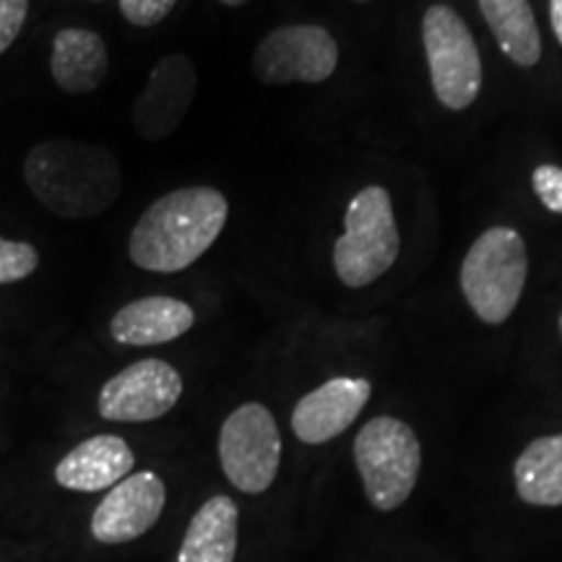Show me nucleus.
Wrapping results in <instances>:
<instances>
[{
  "label": "nucleus",
  "instance_id": "7ed1b4c3",
  "mask_svg": "<svg viewBox=\"0 0 562 562\" xmlns=\"http://www.w3.org/2000/svg\"><path fill=\"white\" fill-rule=\"evenodd\" d=\"M529 258L516 229L492 227L480 235L461 266V290L472 311L490 326H501L521 300Z\"/></svg>",
  "mask_w": 562,
  "mask_h": 562
},
{
  "label": "nucleus",
  "instance_id": "f8f14e48",
  "mask_svg": "<svg viewBox=\"0 0 562 562\" xmlns=\"http://www.w3.org/2000/svg\"><path fill=\"white\" fill-rule=\"evenodd\" d=\"M372 385L364 378H334L302 396L292 412V430L307 446H321L339 438L355 425L364 404L370 402Z\"/></svg>",
  "mask_w": 562,
  "mask_h": 562
},
{
  "label": "nucleus",
  "instance_id": "423d86ee",
  "mask_svg": "<svg viewBox=\"0 0 562 562\" xmlns=\"http://www.w3.org/2000/svg\"><path fill=\"white\" fill-rule=\"evenodd\" d=\"M435 97L448 110H467L482 89V60L474 34L448 5H432L422 21Z\"/></svg>",
  "mask_w": 562,
  "mask_h": 562
},
{
  "label": "nucleus",
  "instance_id": "dca6fc26",
  "mask_svg": "<svg viewBox=\"0 0 562 562\" xmlns=\"http://www.w3.org/2000/svg\"><path fill=\"white\" fill-rule=\"evenodd\" d=\"M237 521L240 510L235 501L224 495L211 497L188 526L178 562H235Z\"/></svg>",
  "mask_w": 562,
  "mask_h": 562
},
{
  "label": "nucleus",
  "instance_id": "20e7f679",
  "mask_svg": "<svg viewBox=\"0 0 562 562\" xmlns=\"http://www.w3.org/2000/svg\"><path fill=\"white\" fill-rule=\"evenodd\" d=\"M344 227L347 232L334 245V269L341 284L360 290L381 279L402 248L389 191L368 186L357 193L347 206Z\"/></svg>",
  "mask_w": 562,
  "mask_h": 562
},
{
  "label": "nucleus",
  "instance_id": "393cba45",
  "mask_svg": "<svg viewBox=\"0 0 562 562\" xmlns=\"http://www.w3.org/2000/svg\"><path fill=\"white\" fill-rule=\"evenodd\" d=\"M560 328H562V318H560Z\"/></svg>",
  "mask_w": 562,
  "mask_h": 562
},
{
  "label": "nucleus",
  "instance_id": "4be33fe9",
  "mask_svg": "<svg viewBox=\"0 0 562 562\" xmlns=\"http://www.w3.org/2000/svg\"><path fill=\"white\" fill-rule=\"evenodd\" d=\"M26 13H30V0H0V55L9 50L24 30Z\"/></svg>",
  "mask_w": 562,
  "mask_h": 562
},
{
  "label": "nucleus",
  "instance_id": "0eeeda50",
  "mask_svg": "<svg viewBox=\"0 0 562 562\" xmlns=\"http://www.w3.org/2000/svg\"><path fill=\"white\" fill-rule=\"evenodd\" d=\"M220 461L227 480L240 492L261 495L271 487L281 463V435L263 404H243L224 419Z\"/></svg>",
  "mask_w": 562,
  "mask_h": 562
},
{
  "label": "nucleus",
  "instance_id": "9b49d317",
  "mask_svg": "<svg viewBox=\"0 0 562 562\" xmlns=\"http://www.w3.org/2000/svg\"><path fill=\"white\" fill-rule=\"evenodd\" d=\"M165 503L167 490L157 474L138 472L125 476L97 505L91 533L102 544L133 542L159 521Z\"/></svg>",
  "mask_w": 562,
  "mask_h": 562
},
{
  "label": "nucleus",
  "instance_id": "2eb2a0df",
  "mask_svg": "<svg viewBox=\"0 0 562 562\" xmlns=\"http://www.w3.org/2000/svg\"><path fill=\"white\" fill-rule=\"evenodd\" d=\"M53 81L66 94H91L108 76V47L91 30H60L53 40Z\"/></svg>",
  "mask_w": 562,
  "mask_h": 562
},
{
  "label": "nucleus",
  "instance_id": "39448f33",
  "mask_svg": "<svg viewBox=\"0 0 562 562\" xmlns=\"http://www.w3.org/2000/svg\"><path fill=\"white\" fill-rule=\"evenodd\" d=\"M355 461L372 508L396 510L417 484L422 451L417 435L396 417H375L355 440Z\"/></svg>",
  "mask_w": 562,
  "mask_h": 562
},
{
  "label": "nucleus",
  "instance_id": "f03ea898",
  "mask_svg": "<svg viewBox=\"0 0 562 562\" xmlns=\"http://www.w3.org/2000/svg\"><path fill=\"white\" fill-rule=\"evenodd\" d=\"M229 203L206 186L161 195L131 232V261L144 271L178 273L193 266L222 235Z\"/></svg>",
  "mask_w": 562,
  "mask_h": 562
},
{
  "label": "nucleus",
  "instance_id": "f3484780",
  "mask_svg": "<svg viewBox=\"0 0 562 562\" xmlns=\"http://www.w3.org/2000/svg\"><path fill=\"white\" fill-rule=\"evenodd\" d=\"M480 9L501 50L516 66H537L542 58V37L529 0H480Z\"/></svg>",
  "mask_w": 562,
  "mask_h": 562
},
{
  "label": "nucleus",
  "instance_id": "1a4fd4ad",
  "mask_svg": "<svg viewBox=\"0 0 562 562\" xmlns=\"http://www.w3.org/2000/svg\"><path fill=\"white\" fill-rule=\"evenodd\" d=\"M182 396L180 372L165 360H140L102 385L100 414L110 422H151L165 417Z\"/></svg>",
  "mask_w": 562,
  "mask_h": 562
},
{
  "label": "nucleus",
  "instance_id": "6e6552de",
  "mask_svg": "<svg viewBox=\"0 0 562 562\" xmlns=\"http://www.w3.org/2000/svg\"><path fill=\"white\" fill-rule=\"evenodd\" d=\"M339 66V45L323 26L294 24L266 34L252 55L258 81L269 87L284 83H321Z\"/></svg>",
  "mask_w": 562,
  "mask_h": 562
},
{
  "label": "nucleus",
  "instance_id": "b1692460",
  "mask_svg": "<svg viewBox=\"0 0 562 562\" xmlns=\"http://www.w3.org/2000/svg\"><path fill=\"white\" fill-rule=\"evenodd\" d=\"M220 3H224V5H243V3H248V0H220Z\"/></svg>",
  "mask_w": 562,
  "mask_h": 562
},
{
  "label": "nucleus",
  "instance_id": "5701e85b",
  "mask_svg": "<svg viewBox=\"0 0 562 562\" xmlns=\"http://www.w3.org/2000/svg\"><path fill=\"white\" fill-rule=\"evenodd\" d=\"M550 21H552V32L558 42L562 45V0H550Z\"/></svg>",
  "mask_w": 562,
  "mask_h": 562
},
{
  "label": "nucleus",
  "instance_id": "f257e3e1",
  "mask_svg": "<svg viewBox=\"0 0 562 562\" xmlns=\"http://www.w3.org/2000/svg\"><path fill=\"white\" fill-rule=\"evenodd\" d=\"M24 178L42 206L60 220H94L123 191L115 154L89 140H42L26 154Z\"/></svg>",
  "mask_w": 562,
  "mask_h": 562
},
{
  "label": "nucleus",
  "instance_id": "ddd939ff",
  "mask_svg": "<svg viewBox=\"0 0 562 562\" xmlns=\"http://www.w3.org/2000/svg\"><path fill=\"white\" fill-rule=\"evenodd\" d=\"M133 463H136V456L123 438L94 435L63 456L55 467V482L76 492H102L131 476Z\"/></svg>",
  "mask_w": 562,
  "mask_h": 562
},
{
  "label": "nucleus",
  "instance_id": "aec40b11",
  "mask_svg": "<svg viewBox=\"0 0 562 562\" xmlns=\"http://www.w3.org/2000/svg\"><path fill=\"white\" fill-rule=\"evenodd\" d=\"M175 3L178 0H121V11L133 26H157L170 16Z\"/></svg>",
  "mask_w": 562,
  "mask_h": 562
},
{
  "label": "nucleus",
  "instance_id": "a211bd4d",
  "mask_svg": "<svg viewBox=\"0 0 562 562\" xmlns=\"http://www.w3.org/2000/svg\"><path fill=\"white\" fill-rule=\"evenodd\" d=\"M516 487L531 505H562V435L533 440L516 461Z\"/></svg>",
  "mask_w": 562,
  "mask_h": 562
},
{
  "label": "nucleus",
  "instance_id": "412c9836",
  "mask_svg": "<svg viewBox=\"0 0 562 562\" xmlns=\"http://www.w3.org/2000/svg\"><path fill=\"white\" fill-rule=\"evenodd\" d=\"M533 193L554 214H562V167L539 165L531 178Z\"/></svg>",
  "mask_w": 562,
  "mask_h": 562
},
{
  "label": "nucleus",
  "instance_id": "6ab92c4d",
  "mask_svg": "<svg viewBox=\"0 0 562 562\" xmlns=\"http://www.w3.org/2000/svg\"><path fill=\"white\" fill-rule=\"evenodd\" d=\"M37 266L40 256L30 243L0 237V284H13V281L32 277Z\"/></svg>",
  "mask_w": 562,
  "mask_h": 562
},
{
  "label": "nucleus",
  "instance_id": "4468645a",
  "mask_svg": "<svg viewBox=\"0 0 562 562\" xmlns=\"http://www.w3.org/2000/svg\"><path fill=\"white\" fill-rule=\"evenodd\" d=\"M193 323L195 313L188 302L154 294L123 305L110 323V334L125 347H157L186 336Z\"/></svg>",
  "mask_w": 562,
  "mask_h": 562
},
{
  "label": "nucleus",
  "instance_id": "9d476101",
  "mask_svg": "<svg viewBox=\"0 0 562 562\" xmlns=\"http://www.w3.org/2000/svg\"><path fill=\"white\" fill-rule=\"evenodd\" d=\"M195 83H199V76H195L193 60L188 55L175 53L161 58L133 104L131 121L138 136L144 140H161L170 136L191 110Z\"/></svg>",
  "mask_w": 562,
  "mask_h": 562
}]
</instances>
